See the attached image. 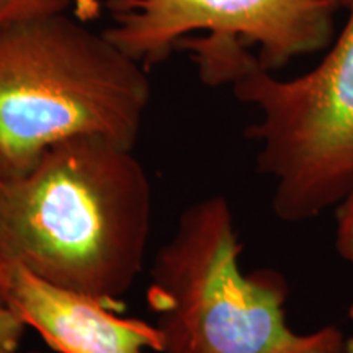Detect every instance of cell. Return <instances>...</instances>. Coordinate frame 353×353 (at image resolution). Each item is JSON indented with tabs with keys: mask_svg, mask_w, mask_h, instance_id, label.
<instances>
[{
	"mask_svg": "<svg viewBox=\"0 0 353 353\" xmlns=\"http://www.w3.org/2000/svg\"><path fill=\"white\" fill-rule=\"evenodd\" d=\"M152 188L132 149L76 136L44 149L20 176L0 174V265L125 311L144 267Z\"/></svg>",
	"mask_w": 353,
	"mask_h": 353,
	"instance_id": "1",
	"label": "cell"
},
{
	"mask_svg": "<svg viewBox=\"0 0 353 353\" xmlns=\"http://www.w3.org/2000/svg\"><path fill=\"white\" fill-rule=\"evenodd\" d=\"M151 99L145 68L69 15L0 30V174L30 172L44 149L101 136L132 149Z\"/></svg>",
	"mask_w": 353,
	"mask_h": 353,
	"instance_id": "2",
	"label": "cell"
},
{
	"mask_svg": "<svg viewBox=\"0 0 353 353\" xmlns=\"http://www.w3.org/2000/svg\"><path fill=\"white\" fill-rule=\"evenodd\" d=\"M241 244L223 196L180 214L159 249L148 286L162 353H307L345 345L335 327L296 334L286 324L288 286L272 270L244 275Z\"/></svg>",
	"mask_w": 353,
	"mask_h": 353,
	"instance_id": "3",
	"label": "cell"
},
{
	"mask_svg": "<svg viewBox=\"0 0 353 353\" xmlns=\"http://www.w3.org/2000/svg\"><path fill=\"white\" fill-rule=\"evenodd\" d=\"M345 28L311 72L280 81L255 59L232 82L242 103L260 110L245 136L260 143L257 167L273 179L272 206L280 219L319 216L353 185V0Z\"/></svg>",
	"mask_w": 353,
	"mask_h": 353,
	"instance_id": "4",
	"label": "cell"
},
{
	"mask_svg": "<svg viewBox=\"0 0 353 353\" xmlns=\"http://www.w3.org/2000/svg\"><path fill=\"white\" fill-rule=\"evenodd\" d=\"M112 41L145 69L183 48L201 81L232 83L257 57L273 72L324 50L345 0H107Z\"/></svg>",
	"mask_w": 353,
	"mask_h": 353,
	"instance_id": "5",
	"label": "cell"
},
{
	"mask_svg": "<svg viewBox=\"0 0 353 353\" xmlns=\"http://www.w3.org/2000/svg\"><path fill=\"white\" fill-rule=\"evenodd\" d=\"M0 301L59 353L162 352L156 325L120 317L100 299L43 280L19 263L0 265Z\"/></svg>",
	"mask_w": 353,
	"mask_h": 353,
	"instance_id": "6",
	"label": "cell"
},
{
	"mask_svg": "<svg viewBox=\"0 0 353 353\" xmlns=\"http://www.w3.org/2000/svg\"><path fill=\"white\" fill-rule=\"evenodd\" d=\"M76 0H0V30L43 17L68 13Z\"/></svg>",
	"mask_w": 353,
	"mask_h": 353,
	"instance_id": "7",
	"label": "cell"
},
{
	"mask_svg": "<svg viewBox=\"0 0 353 353\" xmlns=\"http://www.w3.org/2000/svg\"><path fill=\"white\" fill-rule=\"evenodd\" d=\"M337 250L353 265V185L337 203Z\"/></svg>",
	"mask_w": 353,
	"mask_h": 353,
	"instance_id": "8",
	"label": "cell"
},
{
	"mask_svg": "<svg viewBox=\"0 0 353 353\" xmlns=\"http://www.w3.org/2000/svg\"><path fill=\"white\" fill-rule=\"evenodd\" d=\"M26 327L20 316L0 301V353H17Z\"/></svg>",
	"mask_w": 353,
	"mask_h": 353,
	"instance_id": "9",
	"label": "cell"
},
{
	"mask_svg": "<svg viewBox=\"0 0 353 353\" xmlns=\"http://www.w3.org/2000/svg\"><path fill=\"white\" fill-rule=\"evenodd\" d=\"M307 353H353V342H348V343H345V345L317 348V350H312Z\"/></svg>",
	"mask_w": 353,
	"mask_h": 353,
	"instance_id": "10",
	"label": "cell"
}]
</instances>
